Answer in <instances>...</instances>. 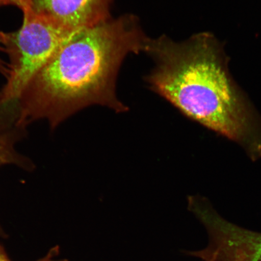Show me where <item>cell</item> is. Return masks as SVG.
<instances>
[{
    "instance_id": "6da1fadb",
    "label": "cell",
    "mask_w": 261,
    "mask_h": 261,
    "mask_svg": "<svg viewBox=\"0 0 261 261\" xmlns=\"http://www.w3.org/2000/svg\"><path fill=\"white\" fill-rule=\"evenodd\" d=\"M148 38L133 15L73 33L19 94L21 125L45 120L54 129L93 105L127 112L116 95L117 74L127 55L145 51Z\"/></svg>"
},
{
    "instance_id": "52a82bcc",
    "label": "cell",
    "mask_w": 261,
    "mask_h": 261,
    "mask_svg": "<svg viewBox=\"0 0 261 261\" xmlns=\"http://www.w3.org/2000/svg\"><path fill=\"white\" fill-rule=\"evenodd\" d=\"M32 2V0H0V7L3 6H15L24 12L31 9Z\"/></svg>"
},
{
    "instance_id": "277c9868",
    "label": "cell",
    "mask_w": 261,
    "mask_h": 261,
    "mask_svg": "<svg viewBox=\"0 0 261 261\" xmlns=\"http://www.w3.org/2000/svg\"><path fill=\"white\" fill-rule=\"evenodd\" d=\"M189 208L203 225L207 244L203 249L185 251L202 261H261V233L225 220L203 199H189Z\"/></svg>"
},
{
    "instance_id": "5b68a950",
    "label": "cell",
    "mask_w": 261,
    "mask_h": 261,
    "mask_svg": "<svg viewBox=\"0 0 261 261\" xmlns=\"http://www.w3.org/2000/svg\"><path fill=\"white\" fill-rule=\"evenodd\" d=\"M113 0H32L31 11L71 32L112 18Z\"/></svg>"
},
{
    "instance_id": "8992f818",
    "label": "cell",
    "mask_w": 261,
    "mask_h": 261,
    "mask_svg": "<svg viewBox=\"0 0 261 261\" xmlns=\"http://www.w3.org/2000/svg\"><path fill=\"white\" fill-rule=\"evenodd\" d=\"M25 135L26 127L19 122L17 112L11 107L0 105V167L13 165L25 171L34 170L31 160L15 148Z\"/></svg>"
},
{
    "instance_id": "3957f363",
    "label": "cell",
    "mask_w": 261,
    "mask_h": 261,
    "mask_svg": "<svg viewBox=\"0 0 261 261\" xmlns=\"http://www.w3.org/2000/svg\"><path fill=\"white\" fill-rule=\"evenodd\" d=\"M23 13L21 27L6 35L4 51L9 55L8 82L0 91V103H15L36 73L74 32L65 30L31 10Z\"/></svg>"
},
{
    "instance_id": "9c48e42d",
    "label": "cell",
    "mask_w": 261,
    "mask_h": 261,
    "mask_svg": "<svg viewBox=\"0 0 261 261\" xmlns=\"http://www.w3.org/2000/svg\"><path fill=\"white\" fill-rule=\"evenodd\" d=\"M0 261H11L8 258L7 254L1 246H0Z\"/></svg>"
},
{
    "instance_id": "ba28073f",
    "label": "cell",
    "mask_w": 261,
    "mask_h": 261,
    "mask_svg": "<svg viewBox=\"0 0 261 261\" xmlns=\"http://www.w3.org/2000/svg\"><path fill=\"white\" fill-rule=\"evenodd\" d=\"M6 33L0 31V43L4 44L6 38ZM0 50H4V48L0 47ZM10 70L9 64H6L0 59V73L4 75L6 78L9 76Z\"/></svg>"
},
{
    "instance_id": "7a4b0ae2",
    "label": "cell",
    "mask_w": 261,
    "mask_h": 261,
    "mask_svg": "<svg viewBox=\"0 0 261 261\" xmlns=\"http://www.w3.org/2000/svg\"><path fill=\"white\" fill-rule=\"evenodd\" d=\"M144 52L154 61L146 78L154 92L189 119L261 155L252 110L213 35L202 33L180 42L165 35L148 38Z\"/></svg>"
}]
</instances>
